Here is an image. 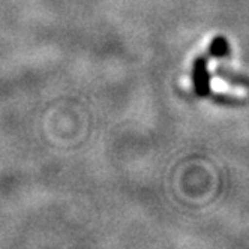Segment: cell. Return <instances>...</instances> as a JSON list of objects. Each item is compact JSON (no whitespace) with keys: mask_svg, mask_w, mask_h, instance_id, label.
I'll return each instance as SVG.
<instances>
[{"mask_svg":"<svg viewBox=\"0 0 249 249\" xmlns=\"http://www.w3.org/2000/svg\"><path fill=\"white\" fill-rule=\"evenodd\" d=\"M209 60H210V56H209V53H206V54H201L195 59L194 65H192L194 90H195V95L200 96V98H209L212 93L210 72H209V68H207Z\"/></svg>","mask_w":249,"mask_h":249,"instance_id":"1","label":"cell"},{"mask_svg":"<svg viewBox=\"0 0 249 249\" xmlns=\"http://www.w3.org/2000/svg\"><path fill=\"white\" fill-rule=\"evenodd\" d=\"M215 75L222 78L224 81H227L228 84L231 86H240V87H246L248 86V81H246V77L236 72L231 68L228 66H224V65H218L216 66V71H215Z\"/></svg>","mask_w":249,"mask_h":249,"instance_id":"2","label":"cell"},{"mask_svg":"<svg viewBox=\"0 0 249 249\" xmlns=\"http://www.w3.org/2000/svg\"><path fill=\"white\" fill-rule=\"evenodd\" d=\"M210 59H224L230 56V44L225 36H216L210 42V47L207 50Z\"/></svg>","mask_w":249,"mask_h":249,"instance_id":"3","label":"cell"},{"mask_svg":"<svg viewBox=\"0 0 249 249\" xmlns=\"http://www.w3.org/2000/svg\"><path fill=\"white\" fill-rule=\"evenodd\" d=\"M209 98L212 101H215L216 104H219V105H227V107H243L246 104V101L243 98L233 96V95H225V93L212 92Z\"/></svg>","mask_w":249,"mask_h":249,"instance_id":"4","label":"cell"}]
</instances>
